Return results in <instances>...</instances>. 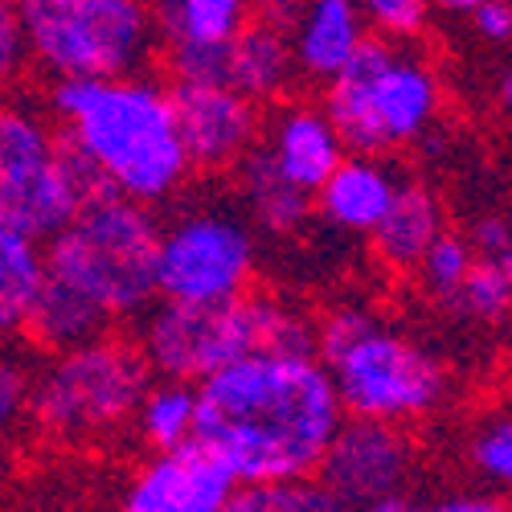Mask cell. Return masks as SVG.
<instances>
[{
    "instance_id": "cell-1",
    "label": "cell",
    "mask_w": 512,
    "mask_h": 512,
    "mask_svg": "<svg viewBox=\"0 0 512 512\" xmlns=\"http://www.w3.org/2000/svg\"><path fill=\"white\" fill-rule=\"evenodd\" d=\"M345 406L316 349H263L197 381V443L238 484L316 476Z\"/></svg>"
},
{
    "instance_id": "cell-2",
    "label": "cell",
    "mask_w": 512,
    "mask_h": 512,
    "mask_svg": "<svg viewBox=\"0 0 512 512\" xmlns=\"http://www.w3.org/2000/svg\"><path fill=\"white\" fill-rule=\"evenodd\" d=\"M54 123L99 193L140 205L177 197L193 173L173 91L140 74L66 78L50 91Z\"/></svg>"
},
{
    "instance_id": "cell-3",
    "label": "cell",
    "mask_w": 512,
    "mask_h": 512,
    "mask_svg": "<svg viewBox=\"0 0 512 512\" xmlns=\"http://www.w3.org/2000/svg\"><path fill=\"white\" fill-rule=\"evenodd\" d=\"M316 357L328 365L340 406L353 418L414 426L451 398V369L422 340L361 304L328 308L316 324Z\"/></svg>"
},
{
    "instance_id": "cell-4",
    "label": "cell",
    "mask_w": 512,
    "mask_h": 512,
    "mask_svg": "<svg viewBox=\"0 0 512 512\" xmlns=\"http://www.w3.org/2000/svg\"><path fill=\"white\" fill-rule=\"evenodd\" d=\"M160 222L152 205L91 193L46 238V275L74 287L107 324L140 320L156 300Z\"/></svg>"
},
{
    "instance_id": "cell-5",
    "label": "cell",
    "mask_w": 512,
    "mask_h": 512,
    "mask_svg": "<svg viewBox=\"0 0 512 512\" xmlns=\"http://www.w3.org/2000/svg\"><path fill=\"white\" fill-rule=\"evenodd\" d=\"M136 349L152 377L197 381L263 349H316V324L271 291H242L226 304L160 300L140 316Z\"/></svg>"
},
{
    "instance_id": "cell-6",
    "label": "cell",
    "mask_w": 512,
    "mask_h": 512,
    "mask_svg": "<svg viewBox=\"0 0 512 512\" xmlns=\"http://www.w3.org/2000/svg\"><path fill=\"white\" fill-rule=\"evenodd\" d=\"M320 107L349 152L386 156L418 144L439 123L443 78L418 50L369 33L353 62L324 87Z\"/></svg>"
},
{
    "instance_id": "cell-7",
    "label": "cell",
    "mask_w": 512,
    "mask_h": 512,
    "mask_svg": "<svg viewBox=\"0 0 512 512\" xmlns=\"http://www.w3.org/2000/svg\"><path fill=\"white\" fill-rule=\"evenodd\" d=\"M148 381L152 369L144 365L136 340H123L107 328L91 340L50 353L46 365L33 369L25 418L50 443L91 447L132 426Z\"/></svg>"
},
{
    "instance_id": "cell-8",
    "label": "cell",
    "mask_w": 512,
    "mask_h": 512,
    "mask_svg": "<svg viewBox=\"0 0 512 512\" xmlns=\"http://www.w3.org/2000/svg\"><path fill=\"white\" fill-rule=\"evenodd\" d=\"M29 66L46 78H123L160 50L152 0H25Z\"/></svg>"
},
{
    "instance_id": "cell-9",
    "label": "cell",
    "mask_w": 512,
    "mask_h": 512,
    "mask_svg": "<svg viewBox=\"0 0 512 512\" xmlns=\"http://www.w3.org/2000/svg\"><path fill=\"white\" fill-rule=\"evenodd\" d=\"M99 193L66 148L58 123L25 99H0V222L46 242Z\"/></svg>"
},
{
    "instance_id": "cell-10",
    "label": "cell",
    "mask_w": 512,
    "mask_h": 512,
    "mask_svg": "<svg viewBox=\"0 0 512 512\" xmlns=\"http://www.w3.org/2000/svg\"><path fill=\"white\" fill-rule=\"evenodd\" d=\"M259 242L246 218L218 205L181 213L160 226L156 287L173 304H226L254 287Z\"/></svg>"
},
{
    "instance_id": "cell-11",
    "label": "cell",
    "mask_w": 512,
    "mask_h": 512,
    "mask_svg": "<svg viewBox=\"0 0 512 512\" xmlns=\"http://www.w3.org/2000/svg\"><path fill=\"white\" fill-rule=\"evenodd\" d=\"M414 472H418V443L410 426L353 418V414H345L316 467V476L332 488V496L349 508L406 496Z\"/></svg>"
},
{
    "instance_id": "cell-12",
    "label": "cell",
    "mask_w": 512,
    "mask_h": 512,
    "mask_svg": "<svg viewBox=\"0 0 512 512\" xmlns=\"http://www.w3.org/2000/svg\"><path fill=\"white\" fill-rule=\"evenodd\" d=\"M173 107L177 127L193 168L226 173L238 168L263 136V107L238 95L226 82L209 78H173Z\"/></svg>"
},
{
    "instance_id": "cell-13",
    "label": "cell",
    "mask_w": 512,
    "mask_h": 512,
    "mask_svg": "<svg viewBox=\"0 0 512 512\" xmlns=\"http://www.w3.org/2000/svg\"><path fill=\"white\" fill-rule=\"evenodd\" d=\"M238 488L234 472L197 439L152 451L127 476L115 512H222Z\"/></svg>"
},
{
    "instance_id": "cell-14",
    "label": "cell",
    "mask_w": 512,
    "mask_h": 512,
    "mask_svg": "<svg viewBox=\"0 0 512 512\" xmlns=\"http://www.w3.org/2000/svg\"><path fill=\"white\" fill-rule=\"evenodd\" d=\"M173 78H218V58L254 21V0H152Z\"/></svg>"
},
{
    "instance_id": "cell-15",
    "label": "cell",
    "mask_w": 512,
    "mask_h": 512,
    "mask_svg": "<svg viewBox=\"0 0 512 512\" xmlns=\"http://www.w3.org/2000/svg\"><path fill=\"white\" fill-rule=\"evenodd\" d=\"M254 152H259L283 181L316 197V189L328 181L332 168L345 160L349 148L340 144V132L332 127V119L324 115L320 103H283V107H275L271 119H263V136L254 144Z\"/></svg>"
},
{
    "instance_id": "cell-16",
    "label": "cell",
    "mask_w": 512,
    "mask_h": 512,
    "mask_svg": "<svg viewBox=\"0 0 512 512\" xmlns=\"http://www.w3.org/2000/svg\"><path fill=\"white\" fill-rule=\"evenodd\" d=\"M402 181L394 177V168L381 156H365V152H345L328 181L316 189L312 205L316 213L345 234H373V226L386 218V209L394 205Z\"/></svg>"
},
{
    "instance_id": "cell-17",
    "label": "cell",
    "mask_w": 512,
    "mask_h": 512,
    "mask_svg": "<svg viewBox=\"0 0 512 512\" xmlns=\"http://www.w3.org/2000/svg\"><path fill=\"white\" fill-rule=\"evenodd\" d=\"M369 25L357 9V0H308L304 13L291 21L287 41L291 58L304 82H328L353 62V54L365 46Z\"/></svg>"
},
{
    "instance_id": "cell-18",
    "label": "cell",
    "mask_w": 512,
    "mask_h": 512,
    "mask_svg": "<svg viewBox=\"0 0 512 512\" xmlns=\"http://www.w3.org/2000/svg\"><path fill=\"white\" fill-rule=\"evenodd\" d=\"M300 78L295 70V58H291V41L283 29H271V25H259L250 21L230 46L222 50L218 58V78L213 82H226L238 95H246L250 103H279L287 99L291 82Z\"/></svg>"
},
{
    "instance_id": "cell-19",
    "label": "cell",
    "mask_w": 512,
    "mask_h": 512,
    "mask_svg": "<svg viewBox=\"0 0 512 512\" xmlns=\"http://www.w3.org/2000/svg\"><path fill=\"white\" fill-rule=\"evenodd\" d=\"M447 230V209L439 201V193H431L426 185H402L394 205L386 209V218H381L369 234L373 242V254L377 263L394 271V275H414L422 254L431 250V242Z\"/></svg>"
},
{
    "instance_id": "cell-20",
    "label": "cell",
    "mask_w": 512,
    "mask_h": 512,
    "mask_svg": "<svg viewBox=\"0 0 512 512\" xmlns=\"http://www.w3.org/2000/svg\"><path fill=\"white\" fill-rule=\"evenodd\" d=\"M238 189H242V205H246L250 226H259L263 234L291 238L312 218V193L283 181L259 152H250L238 164Z\"/></svg>"
},
{
    "instance_id": "cell-21",
    "label": "cell",
    "mask_w": 512,
    "mask_h": 512,
    "mask_svg": "<svg viewBox=\"0 0 512 512\" xmlns=\"http://www.w3.org/2000/svg\"><path fill=\"white\" fill-rule=\"evenodd\" d=\"M41 279H46V246L0 222V340L25 332Z\"/></svg>"
},
{
    "instance_id": "cell-22",
    "label": "cell",
    "mask_w": 512,
    "mask_h": 512,
    "mask_svg": "<svg viewBox=\"0 0 512 512\" xmlns=\"http://www.w3.org/2000/svg\"><path fill=\"white\" fill-rule=\"evenodd\" d=\"M111 324L82 300V295L58 279H41L37 287V300L29 308V320H25V336L33 340L37 349L46 353H58V349H70L78 340H91L99 332H107Z\"/></svg>"
},
{
    "instance_id": "cell-23",
    "label": "cell",
    "mask_w": 512,
    "mask_h": 512,
    "mask_svg": "<svg viewBox=\"0 0 512 512\" xmlns=\"http://www.w3.org/2000/svg\"><path fill=\"white\" fill-rule=\"evenodd\" d=\"M132 431L152 451L189 443L197 435V386L193 381H173V377L148 381L140 394V406L132 414Z\"/></svg>"
},
{
    "instance_id": "cell-24",
    "label": "cell",
    "mask_w": 512,
    "mask_h": 512,
    "mask_svg": "<svg viewBox=\"0 0 512 512\" xmlns=\"http://www.w3.org/2000/svg\"><path fill=\"white\" fill-rule=\"evenodd\" d=\"M463 463L480 488L512 500V406H492L467 426Z\"/></svg>"
},
{
    "instance_id": "cell-25",
    "label": "cell",
    "mask_w": 512,
    "mask_h": 512,
    "mask_svg": "<svg viewBox=\"0 0 512 512\" xmlns=\"http://www.w3.org/2000/svg\"><path fill=\"white\" fill-rule=\"evenodd\" d=\"M222 512H349V504H340L320 476H291L238 484Z\"/></svg>"
},
{
    "instance_id": "cell-26",
    "label": "cell",
    "mask_w": 512,
    "mask_h": 512,
    "mask_svg": "<svg viewBox=\"0 0 512 512\" xmlns=\"http://www.w3.org/2000/svg\"><path fill=\"white\" fill-rule=\"evenodd\" d=\"M447 312H455L463 324H480V328H496L512 316V291L504 283V271L496 259H476V267L467 271V279L459 283V291L443 304Z\"/></svg>"
},
{
    "instance_id": "cell-27",
    "label": "cell",
    "mask_w": 512,
    "mask_h": 512,
    "mask_svg": "<svg viewBox=\"0 0 512 512\" xmlns=\"http://www.w3.org/2000/svg\"><path fill=\"white\" fill-rule=\"evenodd\" d=\"M476 246L467 242V234H455V230H443L435 242H431V250L422 254V263H418V279H422V287H426V295L431 300H439V304H447L451 295L459 291V283L467 279V271L476 267Z\"/></svg>"
},
{
    "instance_id": "cell-28",
    "label": "cell",
    "mask_w": 512,
    "mask_h": 512,
    "mask_svg": "<svg viewBox=\"0 0 512 512\" xmlns=\"http://www.w3.org/2000/svg\"><path fill=\"white\" fill-rule=\"evenodd\" d=\"M357 9H361L373 37L398 41V46L418 41L426 29H431V17H435L431 0H357Z\"/></svg>"
},
{
    "instance_id": "cell-29",
    "label": "cell",
    "mask_w": 512,
    "mask_h": 512,
    "mask_svg": "<svg viewBox=\"0 0 512 512\" xmlns=\"http://www.w3.org/2000/svg\"><path fill=\"white\" fill-rule=\"evenodd\" d=\"M33 365L21 353H0V431L17 426L29 414Z\"/></svg>"
},
{
    "instance_id": "cell-30",
    "label": "cell",
    "mask_w": 512,
    "mask_h": 512,
    "mask_svg": "<svg viewBox=\"0 0 512 512\" xmlns=\"http://www.w3.org/2000/svg\"><path fill=\"white\" fill-rule=\"evenodd\" d=\"M25 70H29V46L21 29V9L0 5V99L13 95Z\"/></svg>"
},
{
    "instance_id": "cell-31",
    "label": "cell",
    "mask_w": 512,
    "mask_h": 512,
    "mask_svg": "<svg viewBox=\"0 0 512 512\" xmlns=\"http://www.w3.org/2000/svg\"><path fill=\"white\" fill-rule=\"evenodd\" d=\"M414 512H512V500L488 488H451L426 504H414Z\"/></svg>"
},
{
    "instance_id": "cell-32",
    "label": "cell",
    "mask_w": 512,
    "mask_h": 512,
    "mask_svg": "<svg viewBox=\"0 0 512 512\" xmlns=\"http://www.w3.org/2000/svg\"><path fill=\"white\" fill-rule=\"evenodd\" d=\"M472 29L492 41V46H508L512 41V0H484V5L472 9Z\"/></svg>"
},
{
    "instance_id": "cell-33",
    "label": "cell",
    "mask_w": 512,
    "mask_h": 512,
    "mask_svg": "<svg viewBox=\"0 0 512 512\" xmlns=\"http://www.w3.org/2000/svg\"><path fill=\"white\" fill-rule=\"evenodd\" d=\"M467 242L476 246L480 259H500V250L512 242V222L504 213H480L472 230H467Z\"/></svg>"
},
{
    "instance_id": "cell-34",
    "label": "cell",
    "mask_w": 512,
    "mask_h": 512,
    "mask_svg": "<svg viewBox=\"0 0 512 512\" xmlns=\"http://www.w3.org/2000/svg\"><path fill=\"white\" fill-rule=\"evenodd\" d=\"M308 0H254V21L271 25V29H291V21L304 13Z\"/></svg>"
},
{
    "instance_id": "cell-35",
    "label": "cell",
    "mask_w": 512,
    "mask_h": 512,
    "mask_svg": "<svg viewBox=\"0 0 512 512\" xmlns=\"http://www.w3.org/2000/svg\"><path fill=\"white\" fill-rule=\"evenodd\" d=\"M349 512H414V504H410V496H390V500H373V504H361Z\"/></svg>"
},
{
    "instance_id": "cell-36",
    "label": "cell",
    "mask_w": 512,
    "mask_h": 512,
    "mask_svg": "<svg viewBox=\"0 0 512 512\" xmlns=\"http://www.w3.org/2000/svg\"><path fill=\"white\" fill-rule=\"evenodd\" d=\"M431 5H435V13H443V17H472V9L484 5V0H431Z\"/></svg>"
},
{
    "instance_id": "cell-37",
    "label": "cell",
    "mask_w": 512,
    "mask_h": 512,
    "mask_svg": "<svg viewBox=\"0 0 512 512\" xmlns=\"http://www.w3.org/2000/svg\"><path fill=\"white\" fill-rule=\"evenodd\" d=\"M496 107L504 111V119H512V66L500 74V82H496Z\"/></svg>"
},
{
    "instance_id": "cell-38",
    "label": "cell",
    "mask_w": 512,
    "mask_h": 512,
    "mask_svg": "<svg viewBox=\"0 0 512 512\" xmlns=\"http://www.w3.org/2000/svg\"><path fill=\"white\" fill-rule=\"evenodd\" d=\"M496 263H500V271H504V283H508V291H512V242L500 250V259H496Z\"/></svg>"
},
{
    "instance_id": "cell-39",
    "label": "cell",
    "mask_w": 512,
    "mask_h": 512,
    "mask_svg": "<svg viewBox=\"0 0 512 512\" xmlns=\"http://www.w3.org/2000/svg\"><path fill=\"white\" fill-rule=\"evenodd\" d=\"M0 5H17V9H21V5H25V0H0Z\"/></svg>"
},
{
    "instance_id": "cell-40",
    "label": "cell",
    "mask_w": 512,
    "mask_h": 512,
    "mask_svg": "<svg viewBox=\"0 0 512 512\" xmlns=\"http://www.w3.org/2000/svg\"><path fill=\"white\" fill-rule=\"evenodd\" d=\"M508 361H512V340H508Z\"/></svg>"
}]
</instances>
